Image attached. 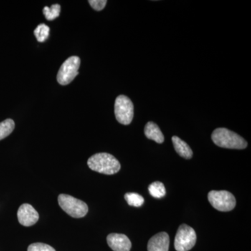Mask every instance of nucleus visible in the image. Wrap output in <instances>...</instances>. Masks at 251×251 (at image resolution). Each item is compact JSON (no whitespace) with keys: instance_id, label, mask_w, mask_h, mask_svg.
I'll return each mask as SVG.
<instances>
[{"instance_id":"6ab92c4d","label":"nucleus","mask_w":251,"mask_h":251,"mask_svg":"<svg viewBox=\"0 0 251 251\" xmlns=\"http://www.w3.org/2000/svg\"><path fill=\"white\" fill-rule=\"evenodd\" d=\"M88 2L94 10L98 11L103 10L107 4L106 0H90Z\"/></svg>"},{"instance_id":"f257e3e1","label":"nucleus","mask_w":251,"mask_h":251,"mask_svg":"<svg viewBox=\"0 0 251 251\" xmlns=\"http://www.w3.org/2000/svg\"><path fill=\"white\" fill-rule=\"evenodd\" d=\"M89 168L101 174H116L121 169V165L115 156L108 153H98L93 155L87 161Z\"/></svg>"},{"instance_id":"9b49d317","label":"nucleus","mask_w":251,"mask_h":251,"mask_svg":"<svg viewBox=\"0 0 251 251\" xmlns=\"http://www.w3.org/2000/svg\"><path fill=\"white\" fill-rule=\"evenodd\" d=\"M145 134L147 138L158 144L164 142V135L162 133L158 126L154 122H149L145 127Z\"/></svg>"},{"instance_id":"39448f33","label":"nucleus","mask_w":251,"mask_h":251,"mask_svg":"<svg viewBox=\"0 0 251 251\" xmlns=\"http://www.w3.org/2000/svg\"><path fill=\"white\" fill-rule=\"evenodd\" d=\"M80 59L77 56L69 57L61 66L57 75V82L61 85H67L78 75Z\"/></svg>"},{"instance_id":"9d476101","label":"nucleus","mask_w":251,"mask_h":251,"mask_svg":"<svg viewBox=\"0 0 251 251\" xmlns=\"http://www.w3.org/2000/svg\"><path fill=\"white\" fill-rule=\"evenodd\" d=\"M170 247L169 235L162 232L153 236L149 241L148 251H168Z\"/></svg>"},{"instance_id":"2eb2a0df","label":"nucleus","mask_w":251,"mask_h":251,"mask_svg":"<svg viewBox=\"0 0 251 251\" xmlns=\"http://www.w3.org/2000/svg\"><path fill=\"white\" fill-rule=\"evenodd\" d=\"M34 34L39 42H44L49 38L50 27L45 24L39 25L34 29Z\"/></svg>"},{"instance_id":"0eeeda50","label":"nucleus","mask_w":251,"mask_h":251,"mask_svg":"<svg viewBox=\"0 0 251 251\" xmlns=\"http://www.w3.org/2000/svg\"><path fill=\"white\" fill-rule=\"evenodd\" d=\"M208 200L211 206L220 211H232L236 206L235 198L227 191H211Z\"/></svg>"},{"instance_id":"4468645a","label":"nucleus","mask_w":251,"mask_h":251,"mask_svg":"<svg viewBox=\"0 0 251 251\" xmlns=\"http://www.w3.org/2000/svg\"><path fill=\"white\" fill-rule=\"evenodd\" d=\"M15 128V122L11 119H7L0 122V140L9 136Z\"/></svg>"},{"instance_id":"6e6552de","label":"nucleus","mask_w":251,"mask_h":251,"mask_svg":"<svg viewBox=\"0 0 251 251\" xmlns=\"http://www.w3.org/2000/svg\"><path fill=\"white\" fill-rule=\"evenodd\" d=\"M17 216L20 224L25 227L36 224L39 219V213L29 204H23L20 206Z\"/></svg>"},{"instance_id":"20e7f679","label":"nucleus","mask_w":251,"mask_h":251,"mask_svg":"<svg viewBox=\"0 0 251 251\" xmlns=\"http://www.w3.org/2000/svg\"><path fill=\"white\" fill-rule=\"evenodd\" d=\"M115 115L119 123L123 125L131 123L134 115V106L128 97L125 95L117 97L115 103Z\"/></svg>"},{"instance_id":"a211bd4d","label":"nucleus","mask_w":251,"mask_h":251,"mask_svg":"<svg viewBox=\"0 0 251 251\" xmlns=\"http://www.w3.org/2000/svg\"><path fill=\"white\" fill-rule=\"evenodd\" d=\"M27 251H56L54 249L48 244L43 243H34L28 247Z\"/></svg>"},{"instance_id":"f3484780","label":"nucleus","mask_w":251,"mask_h":251,"mask_svg":"<svg viewBox=\"0 0 251 251\" xmlns=\"http://www.w3.org/2000/svg\"><path fill=\"white\" fill-rule=\"evenodd\" d=\"M125 198L127 203L130 206H135V207H139L143 205L144 201H145L143 196L136 193H126Z\"/></svg>"},{"instance_id":"1a4fd4ad","label":"nucleus","mask_w":251,"mask_h":251,"mask_svg":"<svg viewBox=\"0 0 251 251\" xmlns=\"http://www.w3.org/2000/svg\"><path fill=\"white\" fill-rule=\"evenodd\" d=\"M107 242L114 251H130L132 247L130 239L123 234H109L107 237Z\"/></svg>"},{"instance_id":"f8f14e48","label":"nucleus","mask_w":251,"mask_h":251,"mask_svg":"<svg viewBox=\"0 0 251 251\" xmlns=\"http://www.w3.org/2000/svg\"><path fill=\"white\" fill-rule=\"evenodd\" d=\"M172 140H173L175 151L180 156L183 157L186 159H190L192 158L193 151L187 143H185L184 140L180 139L177 136H173L172 138Z\"/></svg>"},{"instance_id":"423d86ee","label":"nucleus","mask_w":251,"mask_h":251,"mask_svg":"<svg viewBox=\"0 0 251 251\" xmlns=\"http://www.w3.org/2000/svg\"><path fill=\"white\" fill-rule=\"evenodd\" d=\"M196 231L186 224L179 226L175 239V248L176 251H188L196 245Z\"/></svg>"},{"instance_id":"dca6fc26","label":"nucleus","mask_w":251,"mask_h":251,"mask_svg":"<svg viewBox=\"0 0 251 251\" xmlns=\"http://www.w3.org/2000/svg\"><path fill=\"white\" fill-rule=\"evenodd\" d=\"M61 6L60 5L55 4L52 5L50 7L45 6L43 13L48 21H53L57 17H59V14H60Z\"/></svg>"},{"instance_id":"ddd939ff","label":"nucleus","mask_w":251,"mask_h":251,"mask_svg":"<svg viewBox=\"0 0 251 251\" xmlns=\"http://www.w3.org/2000/svg\"><path fill=\"white\" fill-rule=\"evenodd\" d=\"M149 192L152 197L155 198H162L166 196V191L164 185L160 181H155L149 186Z\"/></svg>"},{"instance_id":"f03ea898","label":"nucleus","mask_w":251,"mask_h":251,"mask_svg":"<svg viewBox=\"0 0 251 251\" xmlns=\"http://www.w3.org/2000/svg\"><path fill=\"white\" fill-rule=\"evenodd\" d=\"M211 139L215 145L222 148L244 150L248 145L247 142L242 136L226 128L214 130Z\"/></svg>"},{"instance_id":"7ed1b4c3","label":"nucleus","mask_w":251,"mask_h":251,"mask_svg":"<svg viewBox=\"0 0 251 251\" xmlns=\"http://www.w3.org/2000/svg\"><path fill=\"white\" fill-rule=\"evenodd\" d=\"M58 202L63 210L72 217L82 218L88 212V206L85 202L69 195H59Z\"/></svg>"}]
</instances>
